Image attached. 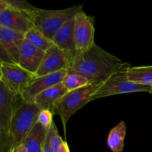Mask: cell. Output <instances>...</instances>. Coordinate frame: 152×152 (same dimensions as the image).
I'll use <instances>...</instances> for the list:
<instances>
[{
	"instance_id": "1",
	"label": "cell",
	"mask_w": 152,
	"mask_h": 152,
	"mask_svg": "<svg viewBox=\"0 0 152 152\" xmlns=\"http://www.w3.org/2000/svg\"><path fill=\"white\" fill-rule=\"evenodd\" d=\"M123 64L120 58L95 44L89 50L77 53L68 70L86 77L91 84L100 86Z\"/></svg>"
},
{
	"instance_id": "2",
	"label": "cell",
	"mask_w": 152,
	"mask_h": 152,
	"mask_svg": "<svg viewBox=\"0 0 152 152\" xmlns=\"http://www.w3.org/2000/svg\"><path fill=\"white\" fill-rule=\"evenodd\" d=\"M41 110L34 102H19L15 109L9 132V142L11 150L21 145L38 120Z\"/></svg>"
},
{
	"instance_id": "3",
	"label": "cell",
	"mask_w": 152,
	"mask_h": 152,
	"mask_svg": "<svg viewBox=\"0 0 152 152\" xmlns=\"http://www.w3.org/2000/svg\"><path fill=\"white\" fill-rule=\"evenodd\" d=\"M130 67L129 63L123 62V65L108 77V80L99 86L91 98V102L100 98L123 94L134 92L151 93V86L137 84L128 80V71Z\"/></svg>"
},
{
	"instance_id": "4",
	"label": "cell",
	"mask_w": 152,
	"mask_h": 152,
	"mask_svg": "<svg viewBox=\"0 0 152 152\" xmlns=\"http://www.w3.org/2000/svg\"><path fill=\"white\" fill-rule=\"evenodd\" d=\"M83 5L77 4L60 10H45L38 8L32 16L34 27L51 39L54 34L76 15L83 10Z\"/></svg>"
},
{
	"instance_id": "5",
	"label": "cell",
	"mask_w": 152,
	"mask_h": 152,
	"mask_svg": "<svg viewBox=\"0 0 152 152\" xmlns=\"http://www.w3.org/2000/svg\"><path fill=\"white\" fill-rule=\"evenodd\" d=\"M99 86L89 84L81 88L71 91L55 105L53 114L60 117L65 135L66 126L69 119L80 108L91 102V98Z\"/></svg>"
},
{
	"instance_id": "6",
	"label": "cell",
	"mask_w": 152,
	"mask_h": 152,
	"mask_svg": "<svg viewBox=\"0 0 152 152\" xmlns=\"http://www.w3.org/2000/svg\"><path fill=\"white\" fill-rule=\"evenodd\" d=\"M0 81L14 94L21 96L31 80L35 78L34 74L22 68L19 64L0 63Z\"/></svg>"
},
{
	"instance_id": "7",
	"label": "cell",
	"mask_w": 152,
	"mask_h": 152,
	"mask_svg": "<svg viewBox=\"0 0 152 152\" xmlns=\"http://www.w3.org/2000/svg\"><path fill=\"white\" fill-rule=\"evenodd\" d=\"M94 18L83 10L74 17V42L77 53L85 52L91 48L94 42Z\"/></svg>"
},
{
	"instance_id": "8",
	"label": "cell",
	"mask_w": 152,
	"mask_h": 152,
	"mask_svg": "<svg viewBox=\"0 0 152 152\" xmlns=\"http://www.w3.org/2000/svg\"><path fill=\"white\" fill-rule=\"evenodd\" d=\"M0 26L26 34L34 27L32 16L7 5L0 1Z\"/></svg>"
},
{
	"instance_id": "9",
	"label": "cell",
	"mask_w": 152,
	"mask_h": 152,
	"mask_svg": "<svg viewBox=\"0 0 152 152\" xmlns=\"http://www.w3.org/2000/svg\"><path fill=\"white\" fill-rule=\"evenodd\" d=\"M71 64V58L63 50L53 45L50 48L45 51L42 62L35 75L37 77H41L54 74L68 69Z\"/></svg>"
},
{
	"instance_id": "10",
	"label": "cell",
	"mask_w": 152,
	"mask_h": 152,
	"mask_svg": "<svg viewBox=\"0 0 152 152\" xmlns=\"http://www.w3.org/2000/svg\"><path fill=\"white\" fill-rule=\"evenodd\" d=\"M68 71V69H66L41 77H36L31 80L20 96L25 102H33L34 98L39 94L49 88L62 83Z\"/></svg>"
},
{
	"instance_id": "11",
	"label": "cell",
	"mask_w": 152,
	"mask_h": 152,
	"mask_svg": "<svg viewBox=\"0 0 152 152\" xmlns=\"http://www.w3.org/2000/svg\"><path fill=\"white\" fill-rule=\"evenodd\" d=\"M45 52L25 39L20 50L19 65L32 74L38 71Z\"/></svg>"
},
{
	"instance_id": "12",
	"label": "cell",
	"mask_w": 152,
	"mask_h": 152,
	"mask_svg": "<svg viewBox=\"0 0 152 152\" xmlns=\"http://www.w3.org/2000/svg\"><path fill=\"white\" fill-rule=\"evenodd\" d=\"M25 39V34L0 26V45L3 46L19 64L20 50Z\"/></svg>"
},
{
	"instance_id": "13",
	"label": "cell",
	"mask_w": 152,
	"mask_h": 152,
	"mask_svg": "<svg viewBox=\"0 0 152 152\" xmlns=\"http://www.w3.org/2000/svg\"><path fill=\"white\" fill-rule=\"evenodd\" d=\"M55 45L63 50L71 59L77 55L74 42V19L64 25L51 39Z\"/></svg>"
},
{
	"instance_id": "14",
	"label": "cell",
	"mask_w": 152,
	"mask_h": 152,
	"mask_svg": "<svg viewBox=\"0 0 152 152\" xmlns=\"http://www.w3.org/2000/svg\"><path fill=\"white\" fill-rule=\"evenodd\" d=\"M69 91L65 88L63 83H61L39 94L34 98L33 102L40 110H50L53 113L55 105Z\"/></svg>"
},
{
	"instance_id": "15",
	"label": "cell",
	"mask_w": 152,
	"mask_h": 152,
	"mask_svg": "<svg viewBox=\"0 0 152 152\" xmlns=\"http://www.w3.org/2000/svg\"><path fill=\"white\" fill-rule=\"evenodd\" d=\"M49 129L39 123L34 127L22 142L26 152H43Z\"/></svg>"
},
{
	"instance_id": "16",
	"label": "cell",
	"mask_w": 152,
	"mask_h": 152,
	"mask_svg": "<svg viewBox=\"0 0 152 152\" xmlns=\"http://www.w3.org/2000/svg\"><path fill=\"white\" fill-rule=\"evenodd\" d=\"M126 136V126L124 121H120L111 129L107 139V145L111 152H123Z\"/></svg>"
},
{
	"instance_id": "17",
	"label": "cell",
	"mask_w": 152,
	"mask_h": 152,
	"mask_svg": "<svg viewBox=\"0 0 152 152\" xmlns=\"http://www.w3.org/2000/svg\"><path fill=\"white\" fill-rule=\"evenodd\" d=\"M128 80L137 84L152 86V65H142L129 68Z\"/></svg>"
},
{
	"instance_id": "18",
	"label": "cell",
	"mask_w": 152,
	"mask_h": 152,
	"mask_svg": "<svg viewBox=\"0 0 152 152\" xmlns=\"http://www.w3.org/2000/svg\"><path fill=\"white\" fill-rule=\"evenodd\" d=\"M25 39L29 41L31 44L45 52L47 51L54 45L51 39L48 38L41 31H39L36 28H32L25 34Z\"/></svg>"
},
{
	"instance_id": "19",
	"label": "cell",
	"mask_w": 152,
	"mask_h": 152,
	"mask_svg": "<svg viewBox=\"0 0 152 152\" xmlns=\"http://www.w3.org/2000/svg\"><path fill=\"white\" fill-rule=\"evenodd\" d=\"M64 86L69 91L81 88L91 84L90 81L82 74L68 70L66 76L62 81Z\"/></svg>"
},
{
	"instance_id": "20",
	"label": "cell",
	"mask_w": 152,
	"mask_h": 152,
	"mask_svg": "<svg viewBox=\"0 0 152 152\" xmlns=\"http://www.w3.org/2000/svg\"><path fill=\"white\" fill-rule=\"evenodd\" d=\"M50 131V145L53 152H71L66 141H64L58 133L55 123L52 124Z\"/></svg>"
},
{
	"instance_id": "21",
	"label": "cell",
	"mask_w": 152,
	"mask_h": 152,
	"mask_svg": "<svg viewBox=\"0 0 152 152\" xmlns=\"http://www.w3.org/2000/svg\"><path fill=\"white\" fill-rule=\"evenodd\" d=\"M4 1L12 8L28 13L31 16H33L34 12L38 9V7L32 5L25 0H4Z\"/></svg>"
},
{
	"instance_id": "22",
	"label": "cell",
	"mask_w": 152,
	"mask_h": 152,
	"mask_svg": "<svg viewBox=\"0 0 152 152\" xmlns=\"http://www.w3.org/2000/svg\"><path fill=\"white\" fill-rule=\"evenodd\" d=\"M53 111L50 110L48 109H43L41 110L38 115V120L37 123H39L44 127L50 129L51 127L52 124L53 123Z\"/></svg>"
},
{
	"instance_id": "23",
	"label": "cell",
	"mask_w": 152,
	"mask_h": 152,
	"mask_svg": "<svg viewBox=\"0 0 152 152\" xmlns=\"http://www.w3.org/2000/svg\"><path fill=\"white\" fill-rule=\"evenodd\" d=\"M0 63L16 64L11 55L1 45H0Z\"/></svg>"
},
{
	"instance_id": "24",
	"label": "cell",
	"mask_w": 152,
	"mask_h": 152,
	"mask_svg": "<svg viewBox=\"0 0 152 152\" xmlns=\"http://www.w3.org/2000/svg\"><path fill=\"white\" fill-rule=\"evenodd\" d=\"M50 131L49 129L47 139H46L45 143L44 148H43V152H53L51 148V145H50Z\"/></svg>"
},
{
	"instance_id": "25",
	"label": "cell",
	"mask_w": 152,
	"mask_h": 152,
	"mask_svg": "<svg viewBox=\"0 0 152 152\" xmlns=\"http://www.w3.org/2000/svg\"><path fill=\"white\" fill-rule=\"evenodd\" d=\"M10 152H26V151H25V148H24L23 145L21 144V145H17V146H16L15 148H13Z\"/></svg>"
},
{
	"instance_id": "26",
	"label": "cell",
	"mask_w": 152,
	"mask_h": 152,
	"mask_svg": "<svg viewBox=\"0 0 152 152\" xmlns=\"http://www.w3.org/2000/svg\"><path fill=\"white\" fill-rule=\"evenodd\" d=\"M151 87H152V86H151ZM150 94H152V90H151V93H150Z\"/></svg>"
}]
</instances>
